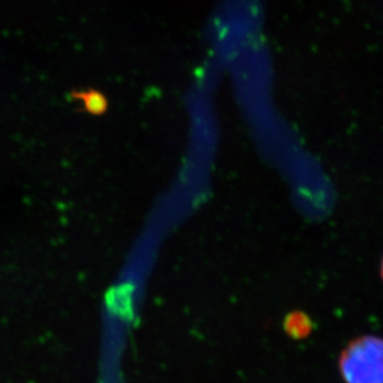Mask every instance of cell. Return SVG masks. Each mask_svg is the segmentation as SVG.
<instances>
[{
    "instance_id": "3",
    "label": "cell",
    "mask_w": 383,
    "mask_h": 383,
    "mask_svg": "<svg viewBox=\"0 0 383 383\" xmlns=\"http://www.w3.org/2000/svg\"><path fill=\"white\" fill-rule=\"evenodd\" d=\"M379 271H381V278H382L383 280V258L382 261H381V269H379Z\"/></svg>"
},
{
    "instance_id": "1",
    "label": "cell",
    "mask_w": 383,
    "mask_h": 383,
    "mask_svg": "<svg viewBox=\"0 0 383 383\" xmlns=\"http://www.w3.org/2000/svg\"><path fill=\"white\" fill-rule=\"evenodd\" d=\"M339 370L345 383H383V338L366 335L348 342Z\"/></svg>"
},
{
    "instance_id": "2",
    "label": "cell",
    "mask_w": 383,
    "mask_h": 383,
    "mask_svg": "<svg viewBox=\"0 0 383 383\" xmlns=\"http://www.w3.org/2000/svg\"><path fill=\"white\" fill-rule=\"evenodd\" d=\"M286 331L294 338L307 337L312 331V322L302 312H293L286 317Z\"/></svg>"
}]
</instances>
